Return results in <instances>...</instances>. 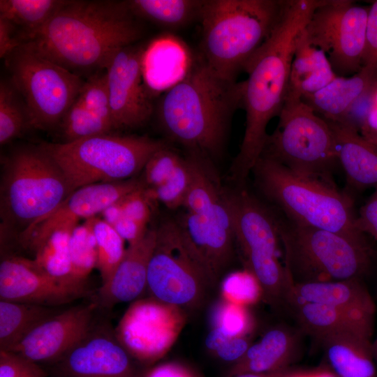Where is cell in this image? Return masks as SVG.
<instances>
[{"instance_id":"49","label":"cell","mask_w":377,"mask_h":377,"mask_svg":"<svg viewBox=\"0 0 377 377\" xmlns=\"http://www.w3.org/2000/svg\"><path fill=\"white\" fill-rule=\"evenodd\" d=\"M20 44L17 27L9 20L0 17V57L5 59Z\"/></svg>"},{"instance_id":"30","label":"cell","mask_w":377,"mask_h":377,"mask_svg":"<svg viewBox=\"0 0 377 377\" xmlns=\"http://www.w3.org/2000/svg\"><path fill=\"white\" fill-rule=\"evenodd\" d=\"M59 312L52 306L0 300V350L11 351L37 326Z\"/></svg>"},{"instance_id":"28","label":"cell","mask_w":377,"mask_h":377,"mask_svg":"<svg viewBox=\"0 0 377 377\" xmlns=\"http://www.w3.org/2000/svg\"><path fill=\"white\" fill-rule=\"evenodd\" d=\"M300 330L318 340L334 334L354 333L371 339L374 320L334 306L304 303L290 308Z\"/></svg>"},{"instance_id":"23","label":"cell","mask_w":377,"mask_h":377,"mask_svg":"<svg viewBox=\"0 0 377 377\" xmlns=\"http://www.w3.org/2000/svg\"><path fill=\"white\" fill-rule=\"evenodd\" d=\"M193 61L187 47L171 35H164L145 46L142 61L144 81L154 98L181 81Z\"/></svg>"},{"instance_id":"38","label":"cell","mask_w":377,"mask_h":377,"mask_svg":"<svg viewBox=\"0 0 377 377\" xmlns=\"http://www.w3.org/2000/svg\"><path fill=\"white\" fill-rule=\"evenodd\" d=\"M192 177V156L182 157L172 175L154 188H145L155 202H160L170 209L183 207Z\"/></svg>"},{"instance_id":"46","label":"cell","mask_w":377,"mask_h":377,"mask_svg":"<svg viewBox=\"0 0 377 377\" xmlns=\"http://www.w3.org/2000/svg\"><path fill=\"white\" fill-rule=\"evenodd\" d=\"M356 228L377 239V187L362 206L356 217Z\"/></svg>"},{"instance_id":"51","label":"cell","mask_w":377,"mask_h":377,"mask_svg":"<svg viewBox=\"0 0 377 377\" xmlns=\"http://www.w3.org/2000/svg\"><path fill=\"white\" fill-rule=\"evenodd\" d=\"M145 377H200L186 367L175 362L158 364L150 369Z\"/></svg>"},{"instance_id":"50","label":"cell","mask_w":377,"mask_h":377,"mask_svg":"<svg viewBox=\"0 0 377 377\" xmlns=\"http://www.w3.org/2000/svg\"><path fill=\"white\" fill-rule=\"evenodd\" d=\"M112 227L121 237L128 243V245L140 241L148 230L147 226L125 216H123Z\"/></svg>"},{"instance_id":"40","label":"cell","mask_w":377,"mask_h":377,"mask_svg":"<svg viewBox=\"0 0 377 377\" xmlns=\"http://www.w3.org/2000/svg\"><path fill=\"white\" fill-rule=\"evenodd\" d=\"M221 293L224 300L245 306L263 300L258 281L246 269L228 274L222 282Z\"/></svg>"},{"instance_id":"53","label":"cell","mask_w":377,"mask_h":377,"mask_svg":"<svg viewBox=\"0 0 377 377\" xmlns=\"http://www.w3.org/2000/svg\"><path fill=\"white\" fill-rule=\"evenodd\" d=\"M100 215L106 223L114 226L124 216L120 200L108 206Z\"/></svg>"},{"instance_id":"32","label":"cell","mask_w":377,"mask_h":377,"mask_svg":"<svg viewBox=\"0 0 377 377\" xmlns=\"http://www.w3.org/2000/svg\"><path fill=\"white\" fill-rule=\"evenodd\" d=\"M75 226L68 225L53 231L36 250L34 260L51 276L80 283L73 278L69 246L71 235Z\"/></svg>"},{"instance_id":"54","label":"cell","mask_w":377,"mask_h":377,"mask_svg":"<svg viewBox=\"0 0 377 377\" xmlns=\"http://www.w3.org/2000/svg\"><path fill=\"white\" fill-rule=\"evenodd\" d=\"M309 377H338L333 371L327 369H318L309 372Z\"/></svg>"},{"instance_id":"22","label":"cell","mask_w":377,"mask_h":377,"mask_svg":"<svg viewBox=\"0 0 377 377\" xmlns=\"http://www.w3.org/2000/svg\"><path fill=\"white\" fill-rule=\"evenodd\" d=\"M304 303L328 305L375 320L376 304L360 279L291 285L286 306Z\"/></svg>"},{"instance_id":"14","label":"cell","mask_w":377,"mask_h":377,"mask_svg":"<svg viewBox=\"0 0 377 377\" xmlns=\"http://www.w3.org/2000/svg\"><path fill=\"white\" fill-rule=\"evenodd\" d=\"M184 309L154 297L135 300L117 329V339L130 355L145 363L162 358L181 334Z\"/></svg>"},{"instance_id":"45","label":"cell","mask_w":377,"mask_h":377,"mask_svg":"<svg viewBox=\"0 0 377 377\" xmlns=\"http://www.w3.org/2000/svg\"><path fill=\"white\" fill-rule=\"evenodd\" d=\"M359 133L366 140L377 146V79L370 91L368 105Z\"/></svg>"},{"instance_id":"20","label":"cell","mask_w":377,"mask_h":377,"mask_svg":"<svg viewBox=\"0 0 377 377\" xmlns=\"http://www.w3.org/2000/svg\"><path fill=\"white\" fill-rule=\"evenodd\" d=\"M65 377H133L129 354L115 337L90 333L59 360Z\"/></svg>"},{"instance_id":"55","label":"cell","mask_w":377,"mask_h":377,"mask_svg":"<svg viewBox=\"0 0 377 377\" xmlns=\"http://www.w3.org/2000/svg\"><path fill=\"white\" fill-rule=\"evenodd\" d=\"M273 373H251V372H246V373H240L228 377H272Z\"/></svg>"},{"instance_id":"35","label":"cell","mask_w":377,"mask_h":377,"mask_svg":"<svg viewBox=\"0 0 377 377\" xmlns=\"http://www.w3.org/2000/svg\"><path fill=\"white\" fill-rule=\"evenodd\" d=\"M31 128L27 108L10 81L0 84V144L4 145Z\"/></svg>"},{"instance_id":"7","label":"cell","mask_w":377,"mask_h":377,"mask_svg":"<svg viewBox=\"0 0 377 377\" xmlns=\"http://www.w3.org/2000/svg\"><path fill=\"white\" fill-rule=\"evenodd\" d=\"M3 227L19 239L71 193L60 168L40 146L15 149L3 161L0 191Z\"/></svg>"},{"instance_id":"10","label":"cell","mask_w":377,"mask_h":377,"mask_svg":"<svg viewBox=\"0 0 377 377\" xmlns=\"http://www.w3.org/2000/svg\"><path fill=\"white\" fill-rule=\"evenodd\" d=\"M216 283L179 220L163 221L156 228L148 267L147 288L151 297L184 309H194Z\"/></svg>"},{"instance_id":"34","label":"cell","mask_w":377,"mask_h":377,"mask_svg":"<svg viewBox=\"0 0 377 377\" xmlns=\"http://www.w3.org/2000/svg\"><path fill=\"white\" fill-rule=\"evenodd\" d=\"M94 234L97 244V262L96 268L101 278V286L110 279L121 261L126 249L125 241L114 228L100 216L87 219Z\"/></svg>"},{"instance_id":"41","label":"cell","mask_w":377,"mask_h":377,"mask_svg":"<svg viewBox=\"0 0 377 377\" xmlns=\"http://www.w3.org/2000/svg\"><path fill=\"white\" fill-rule=\"evenodd\" d=\"M214 327L230 337H246L253 327V318L246 306L224 300L216 308Z\"/></svg>"},{"instance_id":"44","label":"cell","mask_w":377,"mask_h":377,"mask_svg":"<svg viewBox=\"0 0 377 377\" xmlns=\"http://www.w3.org/2000/svg\"><path fill=\"white\" fill-rule=\"evenodd\" d=\"M154 202L147 194L144 186L120 200L124 216L145 226L151 219Z\"/></svg>"},{"instance_id":"42","label":"cell","mask_w":377,"mask_h":377,"mask_svg":"<svg viewBox=\"0 0 377 377\" xmlns=\"http://www.w3.org/2000/svg\"><path fill=\"white\" fill-rule=\"evenodd\" d=\"M182 157L168 147L154 154L146 163L141 182L145 188H154L163 184L175 172Z\"/></svg>"},{"instance_id":"19","label":"cell","mask_w":377,"mask_h":377,"mask_svg":"<svg viewBox=\"0 0 377 377\" xmlns=\"http://www.w3.org/2000/svg\"><path fill=\"white\" fill-rule=\"evenodd\" d=\"M178 220L217 281L232 258L235 243L223 190L221 198L206 212H186Z\"/></svg>"},{"instance_id":"47","label":"cell","mask_w":377,"mask_h":377,"mask_svg":"<svg viewBox=\"0 0 377 377\" xmlns=\"http://www.w3.org/2000/svg\"><path fill=\"white\" fill-rule=\"evenodd\" d=\"M377 64V0L369 6L362 66Z\"/></svg>"},{"instance_id":"17","label":"cell","mask_w":377,"mask_h":377,"mask_svg":"<svg viewBox=\"0 0 377 377\" xmlns=\"http://www.w3.org/2000/svg\"><path fill=\"white\" fill-rule=\"evenodd\" d=\"M142 186L141 180L133 177L79 188L19 240L24 247L35 252L55 230L68 225L77 226L82 219L86 220L100 215L108 206Z\"/></svg>"},{"instance_id":"1","label":"cell","mask_w":377,"mask_h":377,"mask_svg":"<svg viewBox=\"0 0 377 377\" xmlns=\"http://www.w3.org/2000/svg\"><path fill=\"white\" fill-rule=\"evenodd\" d=\"M137 19L127 1H66L42 27L19 36L70 72L90 76L141 38Z\"/></svg>"},{"instance_id":"13","label":"cell","mask_w":377,"mask_h":377,"mask_svg":"<svg viewBox=\"0 0 377 377\" xmlns=\"http://www.w3.org/2000/svg\"><path fill=\"white\" fill-rule=\"evenodd\" d=\"M369 8L350 0H322L304 27L337 76H351L363 67Z\"/></svg>"},{"instance_id":"4","label":"cell","mask_w":377,"mask_h":377,"mask_svg":"<svg viewBox=\"0 0 377 377\" xmlns=\"http://www.w3.org/2000/svg\"><path fill=\"white\" fill-rule=\"evenodd\" d=\"M287 0H205L199 20L200 54L219 76L237 75L269 38Z\"/></svg>"},{"instance_id":"11","label":"cell","mask_w":377,"mask_h":377,"mask_svg":"<svg viewBox=\"0 0 377 377\" xmlns=\"http://www.w3.org/2000/svg\"><path fill=\"white\" fill-rule=\"evenodd\" d=\"M262 155L296 173L331 181L330 172L339 161L329 123L301 99L286 98Z\"/></svg>"},{"instance_id":"9","label":"cell","mask_w":377,"mask_h":377,"mask_svg":"<svg viewBox=\"0 0 377 377\" xmlns=\"http://www.w3.org/2000/svg\"><path fill=\"white\" fill-rule=\"evenodd\" d=\"M223 194L245 269L258 281L264 301L286 305L290 283L279 258V219L244 188Z\"/></svg>"},{"instance_id":"2","label":"cell","mask_w":377,"mask_h":377,"mask_svg":"<svg viewBox=\"0 0 377 377\" xmlns=\"http://www.w3.org/2000/svg\"><path fill=\"white\" fill-rule=\"evenodd\" d=\"M322 0H287L274 29L249 60L242 81V108L246 126L239 151L230 168L232 178L243 184L261 156L267 127L285 103L295 44Z\"/></svg>"},{"instance_id":"12","label":"cell","mask_w":377,"mask_h":377,"mask_svg":"<svg viewBox=\"0 0 377 377\" xmlns=\"http://www.w3.org/2000/svg\"><path fill=\"white\" fill-rule=\"evenodd\" d=\"M5 62L9 81L27 108L31 128L48 131L59 126L85 80L27 43H22Z\"/></svg>"},{"instance_id":"21","label":"cell","mask_w":377,"mask_h":377,"mask_svg":"<svg viewBox=\"0 0 377 377\" xmlns=\"http://www.w3.org/2000/svg\"><path fill=\"white\" fill-rule=\"evenodd\" d=\"M156 241V228H151L140 241L128 245L110 280L99 289L103 304L111 306L135 301L144 292L147 286L148 267Z\"/></svg>"},{"instance_id":"26","label":"cell","mask_w":377,"mask_h":377,"mask_svg":"<svg viewBox=\"0 0 377 377\" xmlns=\"http://www.w3.org/2000/svg\"><path fill=\"white\" fill-rule=\"evenodd\" d=\"M327 121L333 130L339 163L348 184L358 190L377 187V146L348 124Z\"/></svg>"},{"instance_id":"56","label":"cell","mask_w":377,"mask_h":377,"mask_svg":"<svg viewBox=\"0 0 377 377\" xmlns=\"http://www.w3.org/2000/svg\"><path fill=\"white\" fill-rule=\"evenodd\" d=\"M293 370L290 368L274 372L272 377H288Z\"/></svg>"},{"instance_id":"18","label":"cell","mask_w":377,"mask_h":377,"mask_svg":"<svg viewBox=\"0 0 377 377\" xmlns=\"http://www.w3.org/2000/svg\"><path fill=\"white\" fill-rule=\"evenodd\" d=\"M97 302L59 311L33 330L11 352L34 362L59 360L89 333Z\"/></svg>"},{"instance_id":"39","label":"cell","mask_w":377,"mask_h":377,"mask_svg":"<svg viewBox=\"0 0 377 377\" xmlns=\"http://www.w3.org/2000/svg\"><path fill=\"white\" fill-rule=\"evenodd\" d=\"M77 98L88 110L115 130L104 70L87 77Z\"/></svg>"},{"instance_id":"43","label":"cell","mask_w":377,"mask_h":377,"mask_svg":"<svg viewBox=\"0 0 377 377\" xmlns=\"http://www.w3.org/2000/svg\"><path fill=\"white\" fill-rule=\"evenodd\" d=\"M0 377H47L36 362L18 353L0 350Z\"/></svg>"},{"instance_id":"3","label":"cell","mask_w":377,"mask_h":377,"mask_svg":"<svg viewBox=\"0 0 377 377\" xmlns=\"http://www.w3.org/2000/svg\"><path fill=\"white\" fill-rule=\"evenodd\" d=\"M242 101V82L219 76L199 56L186 75L158 97L154 111L170 140L209 159L221 154Z\"/></svg>"},{"instance_id":"8","label":"cell","mask_w":377,"mask_h":377,"mask_svg":"<svg viewBox=\"0 0 377 377\" xmlns=\"http://www.w3.org/2000/svg\"><path fill=\"white\" fill-rule=\"evenodd\" d=\"M56 162L73 193L82 186L133 178L158 150L168 147L145 135H95L39 145Z\"/></svg>"},{"instance_id":"27","label":"cell","mask_w":377,"mask_h":377,"mask_svg":"<svg viewBox=\"0 0 377 377\" xmlns=\"http://www.w3.org/2000/svg\"><path fill=\"white\" fill-rule=\"evenodd\" d=\"M337 77L325 53L310 42L304 28L295 40L286 99L313 94Z\"/></svg>"},{"instance_id":"48","label":"cell","mask_w":377,"mask_h":377,"mask_svg":"<svg viewBox=\"0 0 377 377\" xmlns=\"http://www.w3.org/2000/svg\"><path fill=\"white\" fill-rule=\"evenodd\" d=\"M250 346V341L246 337H231L214 353L221 360L234 364L244 356Z\"/></svg>"},{"instance_id":"33","label":"cell","mask_w":377,"mask_h":377,"mask_svg":"<svg viewBox=\"0 0 377 377\" xmlns=\"http://www.w3.org/2000/svg\"><path fill=\"white\" fill-rule=\"evenodd\" d=\"M66 0H1L0 17L19 29V34L34 31L42 27L65 3Z\"/></svg>"},{"instance_id":"52","label":"cell","mask_w":377,"mask_h":377,"mask_svg":"<svg viewBox=\"0 0 377 377\" xmlns=\"http://www.w3.org/2000/svg\"><path fill=\"white\" fill-rule=\"evenodd\" d=\"M230 338L220 329L214 327L207 335L205 345L209 350L215 353Z\"/></svg>"},{"instance_id":"37","label":"cell","mask_w":377,"mask_h":377,"mask_svg":"<svg viewBox=\"0 0 377 377\" xmlns=\"http://www.w3.org/2000/svg\"><path fill=\"white\" fill-rule=\"evenodd\" d=\"M63 142H73L95 135L111 133L112 128L88 110L77 98L59 125Z\"/></svg>"},{"instance_id":"25","label":"cell","mask_w":377,"mask_h":377,"mask_svg":"<svg viewBox=\"0 0 377 377\" xmlns=\"http://www.w3.org/2000/svg\"><path fill=\"white\" fill-rule=\"evenodd\" d=\"M376 79L377 64L364 66L351 76H337L321 90L301 100L326 121L341 122Z\"/></svg>"},{"instance_id":"24","label":"cell","mask_w":377,"mask_h":377,"mask_svg":"<svg viewBox=\"0 0 377 377\" xmlns=\"http://www.w3.org/2000/svg\"><path fill=\"white\" fill-rule=\"evenodd\" d=\"M301 332L285 325L269 330L232 364L228 376L246 372L273 373L290 368L300 353Z\"/></svg>"},{"instance_id":"36","label":"cell","mask_w":377,"mask_h":377,"mask_svg":"<svg viewBox=\"0 0 377 377\" xmlns=\"http://www.w3.org/2000/svg\"><path fill=\"white\" fill-rule=\"evenodd\" d=\"M69 246L73 278L84 283L97 262L96 240L87 219L73 229Z\"/></svg>"},{"instance_id":"57","label":"cell","mask_w":377,"mask_h":377,"mask_svg":"<svg viewBox=\"0 0 377 377\" xmlns=\"http://www.w3.org/2000/svg\"><path fill=\"white\" fill-rule=\"evenodd\" d=\"M288 377H309V372L293 371Z\"/></svg>"},{"instance_id":"29","label":"cell","mask_w":377,"mask_h":377,"mask_svg":"<svg viewBox=\"0 0 377 377\" xmlns=\"http://www.w3.org/2000/svg\"><path fill=\"white\" fill-rule=\"evenodd\" d=\"M320 341L338 377H377L371 339L346 332L327 336Z\"/></svg>"},{"instance_id":"31","label":"cell","mask_w":377,"mask_h":377,"mask_svg":"<svg viewBox=\"0 0 377 377\" xmlns=\"http://www.w3.org/2000/svg\"><path fill=\"white\" fill-rule=\"evenodd\" d=\"M204 1L200 0H129L131 11L138 18L147 20L161 27L182 28L199 16Z\"/></svg>"},{"instance_id":"5","label":"cell","mask_w":377,"mask_h":377,"mask_svg":"<svg viewBox=\"0 0 377 377\" xmlns=\"http://www.w3.org/2000/svg\"><path fill=\"white\" fill-rule=\"evenodd\" d=\"M252 172L263 195L293 223L351 236L365 235L355 226L353 199L332 181L296 173L265 155Z\"/></svg>"},{"instance_id":"16","label":"cell","mask_w":377,"mask_h":377,"mask_svg":"<svg viewBox=\"0 0 377 377\" xmlns=\"http://www.w3.org/2000/svg\"><path fill=\"white\" fill-rule=\"evenodd\" d=\"M87 293L84 283L54 278L34 259L13 256L1 262V300L55 306Z\"/></svg>"},{"instance_id":"15","label":"cell","mask_w":377,"mask_h":377,"mask_svg":"<svg viewBox=\"0 0 377 377\" xmlns=\"http://www.w3.org/2000/svg\"><path fill=\"white\" fill-rule=\"evenodd\" d=\"M145 46L133 44L117 50L104 71L114 129L143 126L154 112L153 98L143 77Z\"/></svg>"},{"instance_id":"58","label":"cell","mask_w":377,"mask_h":377,"mask_svg":"<svg viewBox=\"0 0 377 377\" xmlns=\"http://www.w3.org/2000/svg\"><path fill=\"white\" fill-rule=\"evenodd\" d=\"M372 350L376 362L377 363V337L371 342Z\"/></svg>"},{"instance_id":"6","label":"cell","mask_w":377,"mask_h":377,"mask_svg":"<svg viewBox=\"0 0 377 377\" xmlns=\"http://www.w3.org/2000/svg\"><path fill=\"white\" fill-rule=\"evenodd\" d=\"M284 267L290 284L362 279L375 250L366 235L351 236L279 219Z\"/></svg>"}]
</instances>
